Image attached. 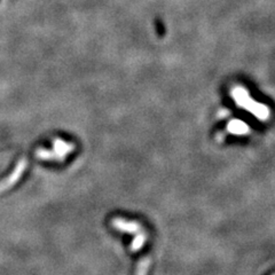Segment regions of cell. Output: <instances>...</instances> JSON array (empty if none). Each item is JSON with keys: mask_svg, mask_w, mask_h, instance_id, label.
<instances>
[{"mask_svg": "<svg viewBox=\"0 0 275 275\" xmlns=\"http://www.w3.org/2000/svg\"><path fill=\"white\" fill-rule=\"evenodd\" d=\"M232 96L234 100H235L237 105L246 109L248 112L252 113L255 116H258L260 119H263V121L268 117V108L264 104L256 102L254 99H251L249 93H248L246 90L243 89V87H234L232 90Z\"/></svg>", "mask_w": 275, "mask_h": 275, "instance_id": "obj_1", "label": "cell"}, {"mask_svg": "<svg viewBox=\"0 0 275 275\" xmlns=\"http://www.w3.org/2000/svg\"><path fill=\"white\" fill-rule=\"evenodd\" d=\"M113 226L116 227L118 231L127 233H136L140 228L139 224L133 222H125L124 219H115L113 222Z\"/></svg>", "mask_w": 275, "mask_h": 275, "instance_id": "obj_2", "label": "cell"}, {"mask_svg": "<svg viewBox=\"0 0 275 275\" xmlns=\"http://www.w3.org/2000/svg\"><path fill=\"white\" fill-rule=\"evenodd\" d=\"M24 169H25V160L23 159L21 163L17 164L15 171H14V173H13V176L9 177L7 180L3 183L2 187H0V189H6V188H8L9 186H12L13 183L21 177V174L23 171H24Z\"/></svg>", "mask_w": 275, "mask_h": 275, "instance_id": "obj_3", "label": "cell"}, {"mask_svg": "<svg viewBox=\"0 0 275 275\" xmlns=\"http://www.w3.org/2000/svg\"><path fill=\"white\" fill-rule=\"evenodd\" d=\"M228 131L233 134H245L249 132V126H246L244 123L241 121H232L228 124Z\"/></svg>", "mask_w": 275, "mask_h": 275, "instance_id": "obj_4", "label": "cell"}, {"mask_svg": "<svg viewBox=\"0 0 275 275\" xmlns=\"http://www.w3.org/2000/svg\"><path fill=\"white\" fill-rule=\"evenodd\" d=\"M54 146H55V150H57V153L61 156H64L67 153H69V151H71L73 149L72 145L66 144V142H63L61 140H55Z\"/></svg>", "mask_w": 275, "mask_h": 275, "instance_id": "obj_5", "label": "cell"}, {"mask_svg": "<svg viewBox=\"0 0 275 275\" xmlns=\"http://www.w3.org/2000/svg\"><path fill=\"white\" fill-rule=\"evenodd\" d=\"M146 242V235L145 234H141V235H138L135 238H134V241L132 242V251H138V250H140L141 249V246L144 245V243Z\"/></svg>", "mask_w": 275, "mask_h": 275, "instance_id": "obj_6", "label": "cell"}, {"mask_svg": "<svg viewBox=\"0 0 275 275\" xmlns=\"http://www.w3.org/2000/svg\"><path fill=\"white\" fill-rule=\"evenodd\" d=\"M149 260H142L140 265L138 266V269H136V275H146L147 270H148V267H149Z\"/></svg>", "mask_w": 275, "mask_h": 275, "instance_id": "obj_7", "label": "cell"}]
</instances>
